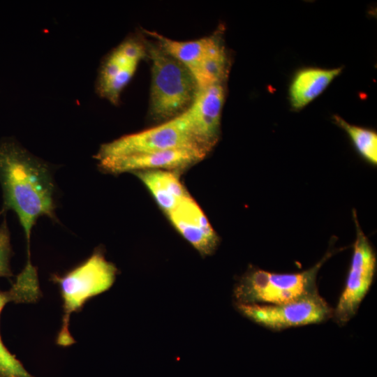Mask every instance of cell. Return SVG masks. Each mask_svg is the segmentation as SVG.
I'll list each match as a JSON object with an SVG mask.
<instances>
[{"instance_id":"6da1fadb","label":"cell","mask_w":377,"mask_h":377,"mask_svg":"<svg viewBox=\"0 0 377 377\" xmlns=\"http://www.w3.org/2000/svg\"><path fill=\"white\" fill-rule=\"evenodd\" d=\"M0 182L4 209L13 210L29 252L33 226L41 216H54V183L48 167L19 144H0Z\"/></svg>"},{"instance_id":"7a4b0ae2","label":"cell","mask_w":377,"mask_h":377,"mask_svg":"<svg viewBox=\"0 0 377 377\" xmlns=\"http://www.w3.org/2000/svg\"><path fill=\"white\" fill-rule=\"evenodd\" d=\"M151 60L150 111L165 121L184 113L191 105L198 87L191 71L157 43H146Z\"/></svg>"},{"instance_id":"3957f363","label":"cell","mask_w":377,"mask_h":377,"mask_svg":"<svg viewBox=\"0 0 377 377\" xmlns=\"http://www.w3.org/2000/svg\"><path fill=\"white\" fill-rule=\"evenodd\" d=\"M332 254V250H329L316 265L300 272L278 274L249 268L235 285V303L281 304L318 293L317 274Z\"/></svg>"},{"instance_id":"277c9868","label":"cell","mask_w":377,"mask_h":377,"mask_svg":"<svg viewBox=\"0 0 377 377\" xmlns=\"http://www.w3.org/2000/svg\"><path fill=\"white\" fill-rule=\"evenodd\" d=\"M117 269L100 251L64 276L54 275L52 280L60 288L64 316L57 343L69 346L75 343L69 330L70 317L80 311L90 298L105 292L113 285Z\"/></svg>"},{"instance_id":"5b68a950","label":"cell","mask_w":377,"mask_h":377,"mask_svg":"<svg viewBox=\"0 0 377 377\" xmlns=\"http://www.w3.org/2000/svg\"><path fill=\"white\" fill-rule=\"evenodd\" d=\"M177 148L194 149L206 154L194 141L184 112L158 126L102 145L96 158L101 161Z\"/></svg>"},{"instance_id":"8992f818","label":"cell","mask_w":377,"mask_h":377,"mask_svg":"<svg viewBox=\"0 0 377 377\" xmlns=\"http://www.w3.org/2000/svg\"><path fill=\"white\" fill-rule=\"evenodd\" d=\"M238 312L253 323L272 330L323 323L333 316V309L318 294L281 304L235 303Z\"/></svg>"},{"instance_id":"52a82bcc","label":"cell","mask_w":377,"mask_h":377,"mask_svg":"<svg viewBox=\"0 0 377 377\" xmlns=\"http://www.w3.org/2000/svg\"><path fill=\"white\" fill-rule=\"evenodd\" d=\"M353 219L356 237L351 263L344 288L333 310L332 317L339 325H346L356 314L373 283L376 268L374 250L360 228L355 209Z\"/></svg>"},{"instance_id":"ba28073f","label":"cell","mask_w":377,"mask_h":377,"mask_svg":"<svg viewBox=\"0 0 377 377\" xmlns=\"http://www.w3.org/2000/svg\"><path fill=\"white\" fill-rule=\"evenodd\" d=\"M224 98L223 82L198 89L191 105L184 112L194 141L206 154L219 138Z\"/></svg>"},{"instance_id":"9c48e42d","label":"cell","mask_w":377,"mask_h":377,"mask_svg":"<svg viewBox=\"0 0 377 377\" xmlns=\"http://www.w3.org/2000/svg\"><path fill=\"white\" fill-rule=\"evenodd\" d=\"M144 45L130 37L121 42L105 59L96 82L98 94L113 104L132 78L140 59L146 55Z\"/></svg>"},{"instance_id":"30bf717a","label":"cell","mask_w":377,"mask_h":377,"mask_svg":"<svg viewBox=\"0 0 377 377\" xmlns=\"http://www.w3.org/2000/svg\"><path fill=\"white\" fill-rule=\"evenodd\" d=\"M206 154L188 148L171 149L99 161L101 168L110 173L144 170H179L202 160Z\"/></svg>"},{"instance_id":"8fae6325","label":"cell","mask_w":377,"mask_h":377,"mask_svg":"<svg viewBox=\"0 0 377 377\" xmlns=\"http://www.w3.org/2000/svg\"><path fill=\"white\" fill-rule=\"evenodd\" d=\"M177 232L203 256L216 251L219 238L199 205L191 197L167 214Z\"/></svg>"},{"instance_id":"7c38bea8","label":"cell","mask_w":377,"mask_h":377,"mask_svg":"<svg viewBox=\"0 0 377 377\" xmlns=\"http://www.w3.org/2000/svg\"><path fill=\"white\" fill-rule=\"evenodd\" d=\"M135 174L166 214L190 196L177 175L170 170H144Z\"/></svg>"},{"instance_id":"4fadbf2b","label":"cell","mask_w":377,"mask_h":377,"mask_svg":"<svg viewBox=\"0 0 377 377\" xmlns=\"http://www.w3.org/2000/svg\"><path fill=\"white\" fill-rule=\"evenodd\" d=\"M341 71L342 68H309L297 72L289 90L292 108L300 110L308 105L325 91Z\"/></svg>"},{"instance_id":"5bb4252c","label":"cell","mask_w":377,"mask_h":377,"mask_svg":"<svg viewBox=\"0 0 377 377\" xmlns=\"http://www.w3.org/2000/svg\"><path fill=\"white\" fill-rule=\"evenodd\" d=\"M154 36L158 45L169 54L182 63L192 75L205 58L215 36L189 41H179L168 38L156 32H148Z\"/></svg>"},{"instance_id":"9a60e30c","label":"cell","mask_w":377,"mask_h":377,"mask_svg":"<svg viewBox=\"0 0 377 377\" xmlns=\"http://www.w3.org/2000/svg\"><path fill=\"white\" fill-rule=\"evenodd\" d=\"M228 57L219 36L209 47L205 58L193 75L198 89L224 82L228 69Z\"/></svg>"},{"instance_id":"2e32d148","label":"cell","mask_w":377,"mask_h":377,"mask_svg":"<svg viewBox=\"0 0 377 377\" xmlns=\"http://www.w3.org/2000/svg\"><path fill=\"white\" fill-rule=\"evenodd\" d=\"M24 302V297L14 286L8 291H0V314L4 306L10 302ZM0 377H34L6 348L0 334Z\"/></svg>"},{"instance_id":"e0dca14e","label":"cell","mask_w":377,"mask_h":377,"mask_svg":"<svg viewBox=\"0 0 377 377\" xmlns=\"http://www.w3.org/2000/svg\"><path fill=\"white\" fill-rule=\"evenodd\" d=\"M335 123L343 128L351 139L358 153L372 165L377 164V133L370 129L350 124L334 115Z\"/></svg>"},{"instance_id":"ac0fdd59","label":"cell","mask_w":377,"mask_h":377,"mask_svg":"<svg viewBox=\"0 0 377 377\" xmlns=\"http://www.w3.org/2000/svg\"><path fill=\"white\" fill-rule=\"evenodd\" d=\"M10 253L9 232L6 222H3L0 226V276L12 275L10 267Z\"/></svg>"}]
</instances>
